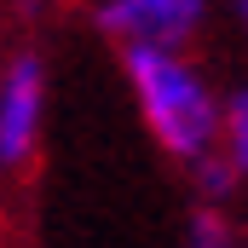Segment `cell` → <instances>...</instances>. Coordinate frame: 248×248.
I'll return each mask as SVG.
<instances>
[{"mask_svg": "<svg viewBox=\"0 0 248 248\" xmlns=\"http://www.w3.org/2000/svg\"><path fill=\"white\" fill-rule=\"evenodd\" d=\"M122 81L156 150L173 168H196L219 150L225 93L185 46H122Z\"/></svg>", "mask_w": 248, "mask_h": 248, "instance_id": "6da1fadb", "label": "cell"}, {"mask_svg": "<svg viewBox=\"0 0 248 248\" xmlns=\"http://www.w3.org/2000/svg\"><path fill=\"white\" fill-rule=\"evenodd\" d=\"M214 17V0H93V29L122 46H190Z\"/></svg>", "mask_w": 248, "mask_h": 248, "instance_id": "7a4b0ae2", "label": "cell"}, {"mask_svg": "<svg viewBox=\"0 0 248 248\" xmlns=\"http://www.w3.org/2000/svg\"><path fill=\"white\" fill-rule=\"evenodd\" d=\"M46 127V63L41 52H12L0 69V168L23 173Z\"/></svg>", "mask_w": 248, "mask_h": 248, "instance_id": "3957f363", "label": "cell"}, {"mask_svg": "<svg viewBox=\"0 0 248 248\" xmlns=\"http://www.w3.org/2000/svg\"><path fill=\"white\" fill-rule=\"evenodd\" d=\"M190 185H196V196L202 202H231V190H237V179H243V168L225 156V150H214V156H202L196 168H185Z\"/></svg>", "mask_w": 248, "mask_h": 248, "instance_id": "277c9868", "label": "cell"}, {"mask_svg": "<svg viewBox=\"0 0 248 248\" xmlns=\"http://www.w3.org/2000/svg\"><path fill=\"white\" fill-rule=\"evenodd\" d=\"M219 150L243 168V179H248V81H237V87L225 93V133H219Z\"/></svg>", "mask_w": 248, "mask_h": 248, "instance_id": "5b68a950", "label": "cell"}, {"mask_svg": "<svg viewBox=\"0 0 248 248\" xmlns=\"http://www.w3.org/2000/svg\"><path fill=\"white\" fill-rule=\"evenodd\" d=\"M185 243H196V248H225L231 243V214H225V202H202V196H196V208H190V219H185Z\"/></svg>", "mask_w": 248, "mask_h": 248, "instance_id": "8992f818", "label": "cell"}, {"mask_svg": "<svg viewBox=\"0 0 248 248\" xmlns=\"http://www.w3.org/2000/svg\"><path fill=\"white\" fill-rule=\"evenodd\" d=\"M225 6H231V17H237V29L248 35V0H225Z\"/></svg>", "mask_w": 248, "mask_h": 248, "instance_id": "52a82bcc", "label": "cell"}]
</instances>
